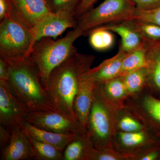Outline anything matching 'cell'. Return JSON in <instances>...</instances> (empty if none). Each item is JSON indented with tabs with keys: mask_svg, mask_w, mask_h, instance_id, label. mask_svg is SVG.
Here are the masks:
<instances>
[{
	"mask_svg": "<svg viewBox=\"0 0 160 160\" xmlns=\"http://www.w3.org/2000/svg\"><path fill=\"white\" fill-rule=\"evenodd\" d=\"M0 56L8 65L10 89L30 111H56L42 86L38 70L29 57L16 59Z\"/></svg>",
	"mask_w": 160,
	"mask_h": 160,
	"instance_id": "obj_1",
	"label": "cell"
},
{
	"mask_svg": "<svg viewBox=\"0 0 160 160\" xmlns=\"http://www.w3.org/2000/svg\"><path fill=\"white\" fill-rule=\"evenodd\" d=\"M82 36L84 32L76 26L59 39L43 38L34 43L29 57L38 70L42 86L45 90L53 69L78 52L74 43Z\"/></svg>",
	"mask_w": 160,
	"mask_h": 160,
	"instance_id": "obj_2",
	"label": "cell"
},
{
	"mask_svg": "<svg viewBox=\"0 0 160 160\" xmlns=\"http://www.w3.org/2000/svg\"><path fill=\"white\" fill-rule=\"evenodd\" d=\"M76 54L52 72L46 91L56 111L78 121L73 109L78 85Z\"/></svg>",
	"mask_w": 160,
	"mask_h": 160,
	"instance_id": "obj_3",
	"label": "cell"
},
{
	"mask_svg": "<svg viewBox=\"0 0 160 160\" xmlns=\"http://www.w3.org/2000/svg\"><path fill=\"white\" fill-rule=\"evenodd\" d=\"M136 6L132 0H104L77 19L78 27L84 35L98 27L131 19Z\"/></svg>",
	"mask_w": 160,
	"mask_h": 160,
	"instance_id": "obj_4",
	"label": "cell"
},
{
	"mask_svg": "<svg viewBox=\"0 0 160 160\" xmlns=\"http://www.w3.org/2000/svg\"><path fill=\"white\" fill-rule=\"evenodd\" d=\"M34 44L31 29L12 14L0 23V56L21 59L29 57Z\"/></svg>",
	"mask_w": 160,
	"mask_h": 160,
	"instance_id": "obj_5",
	"label": "cell"
},
{
	"mask_svg": "<svg viewBox=\"0 0 160 160\" xmlns=\"http://www.w3.org/2000/svg\"><path fill=\"white\" fill-rule=\"evenodd\" d=\"M113 120L107 100L96 85L86 129L95 149H109L113 133Z\"/></svg>",
	"mask_w": 160,
	"mask_h": 160,
	"instance_id": "obj_6",
	"label": "cell"
},
{
	"mask_svg": "<svg viewBox=\"0 0 160 160\" xmlns=\"http://www.w3.org/2000/svg\"><path fill=\"white\" fill-rule=\"evenodd\" d=\"M95 59V57L92 55L77 52L75 55L78 85L73 109L77 121L86 128L96 85L89 74Z\"/></svg>",
	"mask_w": 160,
	"mask_h": 160,
	"instance_id": "obj_7",
	"label": "cell"
},
{
	"mask_svg": "<svg viewBox=\"0 0 160 160\" xmlns=\"http://www.w3.org/2000/svg\"><path fill=\"white\" fill-rule=\"evenodd\" d=\"M24 119L36 127L55 133L70 134L87 132L78 121L56 111H30Z\"/></svg>",
	"mask_w": 160,
	"mask_h": 160,
	"instance_id": "obj_8",
	"label": "cell"
},
{
	"mask_svg": "<svg viewBox=\"0 0 160 160\" xmlns=\"http://www.w3.org/2000/svg\"><path fill=\"white\" fill-rule=\"evenodd\" d=\"M77 26L74 12L65 10L52 12L42 19L32 28L34 43L43 38H56L66 29Z\"/></svg>",
	"mask_w": 160,
	"mask_h": 160,
	"instance_id": "obj_9",
	"label": "cell"
},
{
	"mask_svg": "<svg viewBox=\"0 0 160 160\" xmlns=\"http://www.w3.org/2000/svg\"><path fill=\"white\" fill-rule=\"evenodd\" d=\"M30 110L16 97L7 81H0V123L11 132L18 125V120L25 118Z\"/></svg>",
	"mask_w": 160,
	"mask_h": 160,
	"instance_id": "obj_10",
	"label": "cell"
},
{
	"mask_svg": "<svg viewBox=\"0 0 160 160\" xmlns=\"http://www.w3.org/2000/svg\"><path fill=\"white\" fill-rule=\"evenodd\" d=\"M13 14L32 29L40 20L52 12L46 0H12Z\"/></svg>",
	"mask_w": 160,
	"mask_h": 160,
	"instance_id": "obj_11",
	"label": "cell"
},
{
	"mask_svg": "<svg viewBox=\"0 0 160 160\" xmlns=\"http://www.w3.org/2000/svg\"><path fill=\"white\" fill-rule=\"evenodd\" d=\"M31 144L28 136L18 124L11 131L9 144L1 149V159H31Z\"/></svg>",
	"mask_w": 160,
	"mask_h": 160,
	"instance_id": "obj_12",
	"label": "cell"
},
{
	"mask_svg": "<svg viewBox=\"0 0 160 160\" xmlns=\"http://www.w3.org/2000/svg\"><path fill=\"white\" fill-rule=\"evenodd\" d=\"M143 45L146 50L147 84L160 95V40L143 39Z\"/></svg>",
	"mask_w": 160,
	"mask_h": 160,
	"instance_id": "obj_13",
	"label": "cell"
},
{
	"mask_svg": "<svg viewBox=\"0 0 160 160\" xmlns=\"http://www.w3.org/2000/svg\"><path fill=\"white\" fill-rule=\"evenodd\" d=\"M17 123L26 134L35 139L50 144L63 152L75 134H60L47 131L33 126L23 118L19 119Z\"/></svg>",
	"mask_w": 160,
	"mask_h": 160,
	"instance_id": "obj_14",
	"label": "cell"
},
{
	"mask_svg": "<svg viewBox=\"0 0 160 160\" xmlns=\"http://www.w3.org/2000/svg\"><path fill=\"white\" fill-rule=\"evenodd\" d=\"M127 53L119 49L114 56L104 60L97 67L91 68L89 74L96 82L100 84L120 77L123 60Z\"/></svg>",
	"mask_w": 160,
	"mask_h": 160,
	"instance_id": "obj_15",
	"label": "cell"
},
{
	"mask_svg": "<svg viewBox=\"0 0 160 160\" xmlns=\"http://www.w3.org/2000/svg\"><path fill=\"white\" fill-rule=\"evenodd\" d=\"M94 149L87 132H78L63 151V160H92Z\"/></svg>",
	"mask_w": 160,
	"mask_h": 160,
	"instance_id": "obj_16",
	"label": "cell"
},
{
	"mask_svg": "<svg viewBox=\"0 0 160 160\" xmlns=\"http://www.w3.org/2000/svg\"><path fill=\"white\" fill-rule=\"evenodd\" d=\"M118 145L125 149H133L146 145L151 148L160 146V138L154 132L150 133L143 130L133 132H119Z\"/></svg>",
	"mask_w": 160,
	"mask_h": 160,
	"instance_id": "obj_17",
	"label": "cell"
},
{
	"mask_svg": "<svg viewBox=\"0 0 160 160\" xmlns=\"http://www.w3.org/2000/svg\"><path fill=\"white\" fill-rule=\"evenodd\" d=\"M99 28L118 34L122 39L119 49L127 53L142 45V38L126 22L107 25Z\"/></svg>",
	"mask_w": 160,
	"mask_h": 160,
	"instance_id": "obj_18",
	"label": "cell"
},
{
	"mask_svg": "<svg viewBox=\"0 0 160 160\" xmlns=\"http://www.w3.org/2000/svg\"><path fill=\"white\" fill-rule=\"evenodd\" d=\"M27 135L29 137L31 144L30 155L31 159L63 160V151L59 150L50 144L35 139L29 135L27 134Z\"/></svg>",
	"mask_w": 160,
	"mask_h": 160,
	"instance_id": "obj_19",
	"label": "cell"
},
{
	"mask_svg": "<svg viewBox=\"0 0 160 160\" xmlns=\"http://www.w3.org/2000/svg\"><path fill=\"white\" fill-rule=\"evenodd\" d=\"M97 83L99 90L106 99L119 101L128 94L126 86L121 77H118L105 82Z\"/></svg>",
	"mask_w": 160,
	"mask_h": 160,
	"instance_id": "obj_20",
	"label": "cell"
},
{
	"mask_svg": "<svg viewBox=\"0 0 160 160\" xmlns=\"http://www.w3.org/2000/svg\"><path fill=\"white\" fill-rule=\"evenodd\" d=\"M146 65V50L143 43L142 46L126 54L122 63L120 76L145 67Z\"/></svg>",
	"mask_w": 160,
	"mask_h": 160,
	"instance_id": "obj_21",
	"label": "cell"
},
{
	"mask_svg": "<svg viewBox=\"0 0 160 160\" xmlns=\"http://www.w3.org/2000/svg\"><path fill=\"white\" fill-rule=\"evenodd\" d=\"M84 36H89L90 45L93 49L99 51L109 49L114 43V36L112 32L99 27L92 29Z\"/></svg>",
	"mask_w": 160,
	"mask_h": 160,
	"instance_id": "obj_22",
	"label": "cell"
},
{
	"mask_svg": "<svg viewBox=\"0 0 160 160\" xmlns=\"http://www.w3.org/2000/svg\"><path fill=\"white\" fill-rule=\"evenodd\" d=\"M128 94L137 93L147 84V70L145 67L122 76Z\"/></svg>",
	"mask_w": 160,
	"mask_h": 160,
	"instance_id": "obj_23",
	"label": "cell"
},
{
	"mask_svg": "<svg viewBox=\"0 0 160 160\" xmlns=\"http://www.w3.org/2000/svg\"><path fill=\"white\" fill-rule=\"evenodd\" d=\"M126 22L143 39L160 40V26L157 24L137 19H130Z\"/></svg>",
	"mask_w": 160,
	"mask_h": 160,
	"instance_id": "obj_24",
	"label": "cell"
},
{
	"mask_svg": "<svg viewBox=\"0 0 160 160\" xmlns=\"http://www.w3.org/2000/svg\"><path fill=\"white\" fill-rule=\"evenodd\" d=\"M143 105L152 122L153 132L160 138V99L148 95L143 100Z\"/></svg>",
	"mask_w": 160,
	"mask_h": 160,
	"instance_id": "obj_25",
	"label": "cell"
},
{
	"mask_svg": "<svg viewBox=\"0 0 160 160\" xmlns=\"http://www.w3.org/2000/svg\"><path fill=\"white\" fill-rule=\"evenodd\" d=\"M117 127L120 131L133 132L143 130V126L137 120L131 116L125 115L118 121Z\"/></svg>",
	"mask_w": 160,
	"mask_h": 160,
	"instance_id": "obj_26",
	"label": "cell"
},
{
	"mask_svg": "<svg viewBox=\"0 0 160 160\" xmlns=\"http://www.w3.org/2000/svg\"><path fill=\"white\" fill-rule=\"evenodd\" d=\"M53 12L65 10L74 12L82 0H46Z\"/></svg>",
	"mask_w": 160,
	"mask_h": 160,
	"instance_id": "obj_27",
	"label": "cell"
},
{
	"mask_svg": "<svg viewBox=\"0 0 160 160\" xmlns=\"http://www.w3.org/2000/svg\"><path fill=\"white\" fill-rule=\"evenodd\" d=\"M131 19L141 20L160 26V7L150 10H140L136 8Z\"/></svg>",
	"mask_w": 160,
	"mask_h": 160,
	"instance_id": "obj_28",
	"label": "cell"
},
{
	"mask_svg": "<svg viewBox=\"0 0 160 160\" xmlns=\"http://www.w3.org/2000/svg\"><path fill=\"white\" fill-rule=\"evenodd\" d=\"M125 158L121 155L111 151L110 149L98 150L95 149L92 160H118L123 159Z\"/></svg>",
	"mask_w": 160,
	"mask_h": 160,
	"instance_id": "obj_29",
	"label": "cell"
},
{
	"mask_svg": "<svg viewBox=\"0 0 160 160\" xmlns=\"http://www.w3.org/2000/svg\"><path fill=\"white\" fill-rule=\"evenodd\" d=\"M135 4L137 9L150 10L160 7V0H132Z\"/></svg>",
	"mask_w": 160,
	"mask_h": 160,
	"instance_id": "obj_30",
	"label": "cell"
},
{
	"mask_svg": "<svg viewBox=\"0 0 160 160\" xmlns=\"http://www.w3.org/2000/svg\"><path fill=\"white\" fill-rule=\"evenodd\" d=\"M12 0H0V21L13 14Z\"/></svg>",
	"mask_w": 160,
	"mask_h": 160,
	"instance_id": "obj_31",
	"label": "cell"
},
{
	"mask_svg": "<svg viewBox=\"0 0 160 160\" xmlns=\"http://www.w3.org/2000/svg\"><path fill=\"white\" fill-rule=\"evenodd\" d=\"M98 0H82L75 11V16L77 19L81 15L89 11Z\"/></svg>",
	"mask_w": 160,
	"mask_h": 160,
	"instance_id": "obj_32",
	"label": "cell"
},
{
	"mask_svg": "<svg viewBox=\"0 0 160 160\" xmlns=\"http://www.w3.org/2000/svg\"><path fill=\"white\" fill-rule=\"evenodd\" d=\"M11 132L4 126H0V146L4 148L9 144L11 138Z\"/></svg>",
	"mask_w": 160,
	"mask_h": 160,
	"instance_id": "obj_33",
	"label": "cell"
},
{
	"mask_svg": "<svg viewBox=\"0 0 160 160\" xmlns=\"http://www.w3.org/2000/svg\"><path fill=\"white\" fill-rule=\"evenodd\" d=\"M9 72L8 65L5 59L0 57V81H8Z\"/></svg>",
	"mask_w": 160,
	"mask_h": 160,
	"instance_id": "obj_34",
	"label": "cell"
},
{
	"mask_svg": "<svg viewBox=\"0 0 160 160\" xmlns=\"http://www.w3.org/2000/svg\"><path fill=\"white\" fill-rule=\"evenodd\" d=\"M159 160H160V158H159Z\"/></svg>",
	"mask_w": 160,
	"mask_h": 160,
	"instance_id": "obj_35",
	"label": "cell"
}]
</instances>
